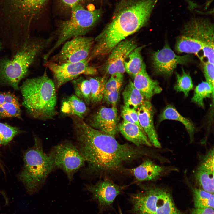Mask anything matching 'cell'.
<instances>
[{
  "mask_svg": "<svg viewBox=\"0 0 214 214\" xmlns=\"http://www.w3.org/2000/svg\"><path fill=\"white\" fill-rule=\"evenodd\" d=\"M21 8L27 12L30 23L32 19L40 13L47 0H16Z\"/></svg>",
  "mask_w": 214,
  "mask_h": 214,
  "instance_id": "4dcf8cb0",
  "label": "cell"
},
{
  "mask_svg": "<svg viewBox=\"0 0 214 214\" xmlns=\"http://www.w3.org/2000/svg\"><path fill=\"white\" fill-rule=\"evenodd\" d=\"M152 58L155 73L167 77L171 76L177 65H186L192 60L190 55H177L167 43L162 49L154 53Z\"/></svg>",
  "mask_w": 214,
  "mask_h": 214,
  "instance_id": "7c38bea8",
  "label": "cell"
},
{
  "mask_svg": "<svg viewBox=\"0 0 214 214\" xmlns=\"http://www.w3.org/2000/svg\"><path fill=\"white\" fill-rule=\"evenodd\" d=\"M85 186V190L91 194L92 199L97 203L100 213L112 207L116 198L121 193L125 188L108 178Z\"/></svg>",
  "mask_w": 214,
  "mask_h": 214,
  "instance_id": "4fadbf2b",
  "label": "cell"
},
{
  "mask_svg": "<svg viewBox=\"0 0 214 214\" xmlns=\"http://www.w3.org/2000/svg\"><path fill=\"white\" fill-rule=\"evenodd\" d=\"M158 0H122L112 19L94 39L90 62L108 55L119 43L144 26Z\"/></svg>",
  "mask_w": 214,
  "mask_h": 214,
  "instance_id": "7a4b0ae2",
  "label": "cell"
},
{
  "mask_svg": "<svg viewBox=\"0 0 214 214\" xmlns=\"http://www.w3.org/2000/svg\"><path fill=\"white\" fill-rule=\"evenodd\" d=\"M18 99L10 92L0 93V118L21 119V110Z\"/></svg>",
  "mask_w": 214,
  "mask_h": 214,
  "instance_id": "44dd1931",
  "label": "cell"
},
{
  "mask_svg": "<svg viewBox=\"0 0 214 214\" xmlns=\"http://www.w3.org/2000/svg\"><path fill=\"white\" fill-rule=\"evenodd\" d=\"M201 43L190 37L180 35L177 38L175 50L179 53L197 54L202 50Z\"/></svg>",
  "mask_w": 214,
  "mask_h": 214,
  "instance_id": "484cf974",
  "label": "cell"
},
{
  "mask_svg": "<svg viewBox=\"0 0 214 214\" xmlns=\"http://www.w3.org/2000/svg\"><path fill=\"white\" fill-rule=\"evenodd\" d=\"M88 0H59L60 3L64 7L70 10L73 6L77 4H82Z\"/></svg>",
  "mask_w": 214,
  "mask_h": 214,
  "instance_id": "8d00e7d4",
  "label": "cell"
},
{
  "mask_svg": "<svg viewBox=\"0 0 214 214\" xmlns=\"http://www.w3.org/2000/svg\"><path fill=\"white\" fill-rule=\"evenodd\" d=\"M19 89L23 105L30 116L43 121L54 118L57 114V90L46 70L40 76L26 80Z\"/></svg>",
  "mask_w": 214,
  "mask_h": 214,
  "instance_id": "277c9868",
  "label": "cell"
},
{
  "mask_svg": "<svg viewBox=\"0 0 214 214\" xmlns=\"http://www.w3.org/2000/svg\"><path fill=\"white\" fill-rule=\"evenodd\" d=\"M88 59L75 62L58 64L47 61L44 66L52 73L56 90L67 82L81 75L95 76L97 70L90 65Z\"/></svg>",
  "mask_w": 214,
  "mask_h": 214,
  "instance_id": "9c48e42d",
  "label": "cell"
},
{
  "mask_svg": "<svg viewBox=\"0 0 214 214\" xmlns=\"http://www.w3.org/2000/svg\"><path fill=\"white\" fill-rule=\"evenodd\" d=\"M20 132L17 127L0 122V144L6 145Z\"/></svg>",
  "mask_w": 214,
  "mask_h": 214,
  "instance_id": "d6a6232c",
  "label": "cell"
},
{
  "mask_svg": "<svg viewBox=\"0 0 214 214\" xmlns=\"http://www.w3.org/2000/svg\"><path fill=\"white\" fill-rule=\"evenodd\" d=\"M70 10V18L59 23L54 35L55 42L44 55L43 63L66 41L75 37L85 36L94 26L102 13L101 9L89 10L80 4L73 6Z\"/></svg>",
  "mask_w": 214,
  "mask_h": 214,
  "instance_id": "5b68a950",
  "label": "cell"
},
{
  "mask_svg": "<svg viewBox=\"0 0 214 214\" xmlns=\"http://www.w3.org/2000/svg\"><path fill=\"white\" fill-rule=\"evenodd\" d=\"M191 214H214V209L211 208H195L191 211Z\"/></svg>",
  "mask_w": 214,
  "mask_h": 214,
  "instance_id": "f35d334b",
  "label": "cell"
},
{
  "mask_svg": "<svg viewBox=\"0 0 214 214\" xmlns=\"http://www.w3.org/2000/svg\"><path fill=\"white\" fill-rule=\"evenodd\" d=\"M2 44L1 42L0 41V50L1 49L2 46Z\"/></svg>",
  "mask_w": 214,
  "mask_h": 214,
  "instance_id": "60d3db41",
  "label": "cell"
},
{
  "mask_svg": "<svg viewBox=\"0 0 214 214\" xmlns=\"http://www.w3.org/2000/svg\"><path fill=\"white\" fill-rule=\"evenodd\" d=\"M49 153L55 169L62 170L70 181L75 174L85 165L84 158L77 146L69 141L54 146Z\"/></svg>",
  "mask_w": 214,
  "mask_h": 214,
  "instance_id": "ba28073f",
  "label": "cell"
},
{
  "mask_svg": "<svg viewBox=\"0 0 214 214\" xmlns=\"http://www.w3.org/2000/svg\"><path fill=\"white\" fill-rule=\"evenodd\" d=\"M75 95L87 106L91 103V88L89 81L81 75L71 81Z\"/></svg>",
  "mask_w": 214,
  "mask_h": 214,
  "instance_id": "4316f807",
  "label": "cell"
},
{
  "mask_svg": "<svg viewBox=\"0 0 214 214\" xmlns=\"http://www.w3.org/2000/svg\"><path fill=\"white\" fill-rule=\"evenodd\" d=\"M203 70L206 81L214 88V64L207 61L204 62Z\"/></svg>",
  "mask_w": 214,
  "mask_h": 214,
  "instance_id": "d590c367",
  "label": "cell"
},
{
  "mask_svg": "<svg viewBox=\"0 0 214 214\" xmlns=\"http://www.w3.org/2000/svg\"><path fill=\"white\" fill-rule=\"evenodd\" d=\"M111 75L106 83L104 94L112 90L120 89L122 86L123 80V74L116 73Z\"/></svg>",
  "mask_w": 214,
  "mask_h": 214,
  "instance_id": "836d02e7",
  "label": "cell"
},
{
  "mask_svg": "<svg viewBox=\"0 0 214 214\" xmlns=\"http://www.w3.org/2000/svg\"><path fill=\"white\" fill-rule=\"evenodd\" d=\"M120 89L112 90L105 93L102 100L108 105L116 106L118 100Z\"/></svg>",
  "mask_w": 214,
  "mask_h": 214,
  "instance_id": "e575fe53",
  "label": "cell"
},
{
  "mask_svg": "<svg viewBox=\"0 0 214 214\" xmlns=\"http://www.w3.org/2000/svg\"><path fill=\"white\" fill-rule=\"evenodd\" d=\"M137 47L136 42L132 39H125L118 44L109 54L105 63L104 69L106 73L123 74L125 72V62L131 52Z\"/></svg>",
  "mask_w": 214,
  "mask_h": 214,
  "instance_id": "5bb4252c",
  "label": "cell"
},
{
  "mask_svg": "<svg viewBox=\"0 0 214 214\" xmlns=\"http://www.w3.org/2000/svg\"><path fill=\"white\" fill-rule=\"evenodd\" d=\"M119 214H122L121 211H120Z\"/></svg>",
  "mask_w": 214,
  "mask_h": 214,
  "instance_id": "b9f144b4",
  "label": "cell"
},
{
  "mask_svg": "<svg viewBox=\"0 0 214 214\" xmlns=\"http://www.w3.org/2000/svg\"><path fill=\"white\" fill-rule=\"evenodd\" d=\"M87 106L83 101L74 95L63 100L60 111L65 115H75L84 120L89 111Z\"/></svg>",
  "mask_w": 214,
  "mask_h": 214,
  "instance_id": "7402d4cb",
  "label": "cell"
},
{
  "mask_svg": "<svg viewBox=\"0 0 214 214\" xmlns=\"http://www.w3.org/2000/svg\"><path fill=\"white\" fill-rule=\"evenodd\" d=\"M24 161L20 179L27 192L34 194L40 189L49 175L55 169L53 160L50 153L44 151L40 140L35 137L33 146L24 155Z\"/></svg>",
  "mask_w": 214,
  "mask_h": 214,
  "instance_id": "8992f818",
  "label": "cell"
},
{
  "mask_svg": "<svg viewBox=\"0 0 214 214\" xmlns=\"http://www.w3.org/2000/svg\"><path fill=\"white\" fill-rule=\"evenodd\" d=\"M121 115L122 118L123 119V120L135 124L131 118L128 113L125 107L124 106H123L122 108Z\"/></svg>",
  "mask_w": 214,
  "mask_h": 214,
  "instance_id": "ab89813d",
  "label": "cell"
},
{
  "mask_svg": "<svg viewBox=\"0 0 214 214\" xmlns=\"http://www.w3.org/2000/svg\"><path fill=\"white\" fill-rule=\"evenodd\" d=\"M54 39L53 35L47 38L30 37L12 59L0 58V85L19 90V83L28 75L30 67Z\"/></svg>",
  "mask_w": 214,
  "mask_h": 214,
  "instance_id": "3957f363",
  "label": "cell"
},
{
  "mask_svg": "<svg viewBox=\"0 0 214 214\" xmlns=\"http://www.w3.org/2000/svg\"><path fill=\"white\" fill-rule=\"evenodd\" d=\"M71 119L76 146L87 164L86 174H100L121 171L124 165L146 155L144 150L121 144L114 136L94 128L75 115Z\"/></svg>",
  "mask_w": 214,
  "mask_h": 214,
  "instance_id": "6da1fadb",
  "label": "cell"
},
{
  "mask_svg": "<svg viewBox=\"0 0 214 214\" xmlns=\"http://www.w3.org/2000/svg\"><path fill=\"white\" fill-rule=\"evenodd\" d=\"M214 24L209 19L194 17L185 24L181 35L200 42L203 53H210L214 52Z\"/></svg>",
  "mask_w": 214,
  "mask_h": 214,
  "instance_id": "8fae6325",
  "label": "cell"
},
{
  "mask_svg": "<svg viewBox=\"0 0 214 214\" xmlns=\"http://www.w3.org/2000/svg\"><path fill=\"white\" fill-rule=\"evenodd\" d=\"M140 125L152 145L161 147L154 125L153 108L150 101L145 100L136 110Z\"/></svg>",
  "mask_w": 214,
  "mask_h": 214,
  "instance_id": "e0dca14e",
  "label": "cell"
},
{
  "mask_svg": "<svg viewBox=\"0 0 214 214\" xmlns=\"http://www.w3.org/2000/svg\"><path fill=\"white\" fill-rule=\"evenodd\" d=\"M165 167L158 165L152 160H145L138 166L130 170L136 181H154L159 178L166 171Z\"/></svg>",
  "mask_w": 214,
  "mask_h": 214,
  "instance_id": "d6986e66",
  "label": "cell"
},
{
  "mask_svg": "<svg viewBox=\"0 0 214 214\" xmlns=\"http://www.w3.org/2000/svg\"><path fill=\"white\" fill-rule=\"evenodd\" d=\"M122 95L124 106L136 110L145 100L143 95L135 87L131 80L126 86Z\"/></svg>",
  "mask_w": 214,
  "mask_h": 214,
  "instance_id": "cb8c5ba5",
  "label": "cell"
},
{
  "mask_svg": "<svg viewBox=\"0 0 214 214\" xmlns=\"http://www.w3.org/2000/svg\"><path fill=\"white\" fill-rule=\"evenodd\" d=\"M118 128L125 138L135 146H152L145 133L135 124L123 120L118 125Z\"/></svg>",
  "mask_w": 214,
  "mask_h": 214,
  "instance_id": "ffe728a7",
  "label": "cell"
},
{
  "mask_svg": "<svg viewBox=\"0 0 214 214\" xmlns=\"http://www.w3.org/2000/svg\"><path fill=\"white\" fill-rule=\"evenodd\" d=\"M143 47H136L129 54L128 60L124 62L125 72L133 78L140 72L144 63L141 54Z\"/></svg>",
  "mask_w": 214,
  "mask_h": 214,
  "instance_id": "d4e9b609",
  "label": "cell"
},
{
  "mask_svg": "<svg viewBox=\"0 0 214 214\" xmlns=\"http://www.w3.org/2000/svg\"><path fill=\"white\" fill-rule=\"evenodd\" d=\"M211 96L213 101L214 88L207 81H202L196 87L191 101L199 106L204 108V99Z\"/></svg>",
  "mask_w": 214,
  "mask_h": 214,
  "instance_id": "f546056e",
  "label": "cell"
},
{
  "mask_svg": "<svg viewBox=\"0 0 214 214\" xmlns=\"http://www.w3.org/2000/svg\"><path fill=\"white\" fill-rule=\"evenodd\" d=\"M125 107L127 111L130 114L131 118L133 121L137 125H138L143 132H144L139 123L138 115L136 110L134 109L130 108H127Z\"/></svg>",
  "mask_w": 214,
  "mask_h": 214,
  "instance_id": "74e56055",
  "label": "cell"
},
{
  "mask_svg": "<svg viewBox=\"0 0 214 214\" xmlns=\"http://www.w3.org/2000/svg\"><path fill=\"white\" fill-rule=\"evenodd\" d=\"M213 148L202 157L195 173V181L200 188L214 193Z\"/></svg>",
  "mask_w": 214,
  "mask_h": 214,
  "instance_id": "2e32d148",
  "label": "cell"
},
{
  "mask_svg": "<svg viewBox=\"0 0 214 214\" xmlns=\"http://www.w3.org/2000/svg\"><path fill=\"white\" fill-rule=\"evenodd\" d=\"M165 120L178 121L185 126L188 133L191 141L193 139L195 127L192 122L189 119L182 116L172 105H167L159 115L158 122L160 123Z\"/></svg>",
  "mask_w": 214,
  "mask_h": 214,
  "instance_id": "603a6c76",
  "label": "cell"
},
{
  "mask_svg": "<svg viewBox=\"0 0 214 214\" xmlns=\"http://www.w3.org/2000/svg\"><path fill=\"white\" fill-rule=\"evenodd\" d=\"M133 79V85L141 92L145 100L150 101L153 95L162 91L158 81L152 79L149 75L144 62L141 70Z\"/></svg>",
  "mask_w": 214,
  "mask_h": 214,
  "instance_id": "ac0fdd59",
  "label": "cell"
},
{
  "mask_svg": "<svg viewBox=\"0 0 214 214\" xmlns=\"http://www.w3.org/2000/svg\"><path fill=\"white\" fill-rule=\"evenodd\" d=\"M182 73L180 74L176 73L177 81L174 89L177 92L183 93L185 97L188 96L189 92L193 88V84L189 73L186 72L182 68Z\"/></svg>",
  "mask_w": 214,
  "mask_h": 214,
  "instance_id": "1f68e13d",
  "label": "cell"
},
{
  "mask_svg": "<svg viewBox=\"0 0 214 214\" xmlns=\"http://www.w3.org/2000/svg\"><path fill=\"white\" fill-rule=\"evenodd\" d=\"M195 208H211L214 209V193L201 188H192Z\"/></svg>",
  "mask_w": 214,
  "mask_h": 214,
  "instance_id": "f1b7e54d",
  "label": "cell"
},
{
  "mask_svg": "<svg viewBox=\"0 0 214 214\" xmlns=\"http://www.w3.org/2000/svg\"><path fill=\"white\" fill-rule=\"evenodd\" d=\"M131 194L130 201L136 214H181L169 192L152 185H141Z\"/></svg>",
  "mask_w": 214,
  "mask_h": 214,
  "instance_id": "52a82bcc",
  "label": "cell"
},
{
  "mask_svg": "<svg viewBox=\"0 0 214 214\" xmlns=\"http://www.w3.org/2000/svg\"><path fill=\"white\" fill-rule=\"evenodd\" d=\"M108 79L106 75L102 77H91L89 79L91 88V103L97 104L102 100L105 84Z\"/></svg>",
  "mask_w": 214,
  "mask_h": 214,
  "instance_id": "83f0119b",
  "label": "cell"
},
{
  "mask_svg": "<svg viewBox=\"0 0 214 214\" xmlns=\"http://www.w3.org/2000/svg\"><path fill=\"white\" fill-rule=\"evenodd\" d=\"M94 43V40L91 37L83 36L74 37L64 42L60 51L47 61L62 64L87 59Z\"/></svg>",
  "mask_w": 214,
  "mask_h": 214,
  "instance_id": "30bf717a",
  "label": "cell"
},
{
  "mask_svg": "<svg viewBox=\"0 0 214 214\" xmlns=\"http://www.w3.org/2000/svg\"><path fill=\"white\" fill-rule=\"evenodd\" d=\"M87 122L93 128L114 136L118 133L116 106L102 107L92 114Z\"/></svg>",
  "mask_w": 214,
  "mask_h": 214,
  "instance_id": "9a60e30c",
  "label": "cell"
}]
</instances>
